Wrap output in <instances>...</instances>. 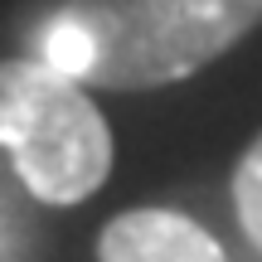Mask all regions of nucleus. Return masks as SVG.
Returning <instances> with one entry per match:
<instances>
[{"instance_id": "1", "label": "nucleus", "mask_w": 262, "mask_h": 262, "mask_svg": "<svg viewBox=\"0 0 262 262\" xmlns=\"http://www.w3.org/2000/svg\"><path fill=\"white\" fill-rule=\"evenodd\" d=\"M83 39V78L102 93H150L224 58L262 25V0H63Z\"/></svg>"}, {"instance_id": "2", "label": "nucleus", "mask_w": 262, "mask_h": 262, "mask_svg": "<svg viewBox=\"0 0 262 262\" xmlns=\"http://www.w3.org/2000/svg\"><path fill=\"white\" fill-rule=\"evenodd\" d=\"M0 146L44 204H83L112 175V131L78 78L44 58L0 63Z\"/></svg>"}, {"instance_id": "3", "label": "nucleus", "mask_w": 262, "mask_h": 262, "mask_svg": "<svg viewBox=\"0 0 262 262\" xmlns=\"http://www.w3.org/2000/svg\"><path fill=\"white\" fill-rule=\"evenodd\" d=\"M97 262H224V248L185 214L126 209L97 233Z\"/></svg>"}, {"instance_id": "4", "label": "nucleus", "mask_w": 262, "mask_h": 262, "mask_svg": "<svg viewBox=\"0 0 262 262\" xmlns=\"http://www.w3.org/2000/svg\"><path fill=\"white\" fill-rule=\"evenodd\" d=\"M233 214L243 224V233L262 248V136L243 150L233 170Z\"/></svg>"}]
</instances>
